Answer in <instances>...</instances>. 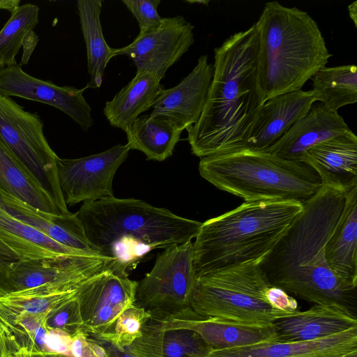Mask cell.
Segmentation results:
<instances>
[{"instance_id":"1","label":"cell","mask_w":357,"mask_h":357,"mask_svg":"<svg viewBox=\"0 0 357 357\" xmlns=\"http://www.w3.org/2000/svg\"><path fill=\"white\" fill-rule=\"evenodd\" d=\"M345 200L346 192L322 185L303 203L298 218L260 266L272 286L314 305L336 306L354 313L357 288L338 278L324 255L326 243Z\"/></svg>"},{"instance_id":"2","label":"cell","mask_w":357,"mask_h":357,"mask_svg":"<svg viewBox=\"0 0 357 357\" xmlns=\"http://www.w3.org/2000/svg\"><path fill=\"white\" fill-rule=\"evenodd\" d=\"M256 22L214 50L213 75L202 114L188 131L200 158L243 148L264 104L257 70Z\"/></svg>"},{"instance_id":"3","label":"cell","mask_w":357,"mask_h":357,"mask_svg":"<svg viewBox=\"0 0 357 357\" xmlns=\"http://www.w3.org/2000/svg\"><path fill=\"white\" fill-rule=\"evenodd\" d=\"M76 215L98 254L112 259L107 269L122 277L151 250L191 241L202 223L114 196L83 203Z\"/></svg>"},{"instance_id":"4","label":"cell","mask_w":357,"mask_h":357,"mask_svg":"<svg viewBox=\"0 0 357 357\" xmlns=\"http://www.w3.org/2000/svg\"><path fill=\"white\" fill-rule=\"evenodd\" d=\"M303 209L296 200L244 202L202 222L192 243L195 277L264 258Z\"/></svg>"},{"instance_id":"5","label":"cell","mask_w":357,"mask_h":357,"mask_svg":"<svg viewBox=\"0 0 357 357\" xmlns=\"http://www.w3.org/2000/svg\"><path fill=\"white\" fill-rule=\"evenodd\" d=\"M256 24L258 77L265 102L301 89L332 56L317 22L296 7L268 2Z\"/></svg>"},{"instance_id":"6","label":"cell","mask_w":357,"mask_h":357,"mask_svg":"<svg viewBox=\"0 0 357 357\" xmlns=\"http://www.w3.org/2000/svg\"><path fill=\"white\" fill-rule=\"evenodd\" d=\"M200 176L217 188L243 199L296 200L315 195L322 183L309 165L266 151L239 149L200 158Z\"/></svg>"},{"instance_id":"7","label":"cell","mask_w":357,"mask_h":357,"mask_svg":"<svg viewBox=\"0 0 357 357\" xmlns=\"http://www.w3.org/2000/svg\"><path fill=\"white\" fill-rule=\"evenodd\" d=\"M263 259L196 278L190 307L202 317L258 325L292 314L269 303L271 284L260 266Z\"/></svg>"},{"instance_id":"8","label":"cell","mask_w":357,"mask_h":357,"mask_svg":"<svg viewBox=\"0 0 357 357\" xmlns=\"http://www.w3.org/2000/svg\"><path fill=\"white\" fill-rule=\"evenodd\" d=\"M37 112L26 111L0 93V140L49 195L63 215L69 214L59 186L56 159Z\"/></svg>"},{"instance_id":"9","label":"cell","mask_w":357,"mask_h":357,"mask_svg":"<svg viewBox=\"0 0 357 357\" xmlns=\"http://www.w3.org/2000/svg\"><path fill=\"white\" fill-rule=\"evenodd\" d=\"M195 280L192 241L169 246L137 282L135 305L167 314L190 307Z\"/></svg>"},{"instance_id":"10","label":"cell","mask_w":357,"mask_h":357,"mask_svg":"<svg viewBox=\"0 0 357 357\" xmlns=\"http://www.w3.org/2000/svg\"><path fill=\"white\" fill-rule=\"evenodd\" d=\"M130 148L117 144L99 153L77 159H56L61 194L66 206L114 197L115 173L128 156Z\"/></svg>"},{"instance_id":"11","label":"cell","mask_w":357,"mask_h":357,"mask_svg":"<svg viewBox=\"0 0 357 357\" xmlns=\"http://www.w3.org/2000/svg\"><path fill=\"white\" fill-rule=\"evenodd\" d=\"M137 285L108 269L83 282L77 291L82 332L97 340L110 333L119 316L135 305Z\"/></svg>"},{"instance_id":"12","label":"cell","mask_w":357,"mask_h":357,"mask_svg":"<svg viewBox=\"0 0 357 357\" xmlns=\"http://www.w3.org/2000/svg\"><path fill=\"white\" fill-rule=\"evenodd\" d=\"M193 29L194 26L181 15L163 17L157 27L139 32L131 43L114 49L115 56H127L137 73L152 75L161 81L194 44Z\"/></svg>"},{"instance_id":"13","label":"cell","mask_w":357,"mask_h":357,"mask_svg":"<svg viewBox=\"0 0 357 357\" xmlns=\"http://www.w3.org/2000/svg\"><path fill=\"white\" fill-rule=\"evenodd\" d=\"M112 261V259L101 255L20 259L10 268L6 296L50 284L77 288L91 276L107 269Z\"/></svg>"},{"instance_id":"14","label":"cell","mask_w":357,"mask_h":357,"mask_svg":"<svg viewBox=\"0 0 357 357\" xmlns=\"http://www.w3.org/2000/svg\"><path fill=\"white\" fill-rule=\"evenodd\" d=\"M87 86H60L25 73L17 63L0 67V93L37 101L56 107L70 117L84 131L93 126L91 107L83 96Z\"/></svg>"},{"instance_id":"15","label":"cell","mask_w":357,"mask_h":357,"mask_svg":"<svg viewBox=\"0 0 357 357\" xmlns=\"http://www.w3.org/2000/svg\"><path fill=\"white\" fill-rule=\"evenodd\" d=\"M162 329H189L197 333L212 350L277 341L273 324L258 325L200 316L190 307L164 313Z\"/></svg>"},{"instance_id":"16","label":"cell","mask_w":357,"mask_h":357,"mask_svg":"<svg viewBox=\"0 0 357 357\" xmlns=\"http://www.w3.org/2000/svg\"><path fill=\"white\" fill-rule=\"evenodd\" d=\"M213 75V65L208 63L207 55H202L176 86L160 91L150 114L167 117L187 130L199 119Z\"/></svg>"},{"instance_id":"17","label":"cell","mask_w":357,"mask_h":357,"mask_svg":"<svg viewBox=\"0 0 357 357\" xmlns=\"http://www.w3.org/2000/svg\"><path fill=\"white\" fill-rule=\"evenodd\" d=\"M316 101V93L312 89L294 91L266 100L259 112L243 149L266 151L304 116Z\"/></svg>"},{"instance_id":"18","label":"cell","mask_w":357,"mask_h":357,"mask_svg":"<svg viewBox=\"0 0 357 357\" xmlns=\"http://www.w3.org/2000/svg\"><path fill=\"white\" fill-rule=\"evenodd\" d=\"M301 162L314 169L324 186L346 193L357 187V137L351 130L310 148Z\"/></svg>"},{"instance_id":"19","label":"cell","mask_w":357,"mask_h":357,"mask_svg":"<svg viewBox=\"0 0 357 357\" xmlns=\"http://www.w3.org/2000/svg\"><path fill=\"white\" fill-rule=\"evenodd\" d=\"M350 130L337 112L321 103L313 105L265 151L285 160L301 162L303 154L310 148Z\"/></svg>"},{"instance_id":"20","label":"cell","mask_w":357,"mask_h":357,"mask_svg":"<svg viewBox=\"0 0 357 357\" xmlns=\"http://www.w3.org/2000/svg\"><path fill=\"white\" fill-rule=\"evenodd\" d=\"M206 357H357V327L311 341H272L211 350Z\"/></svg>"},{"instance_id":"21","label":"cell","mask_w":357,"mask_h":357,"mask_svg":"<svg viewBox=\"0 0 357 357\" xmlns=\"http://www.w3.org/2000/svg\"><path fill=\"white\" fill-rule=\"evenodd\" d=\"M277 341L296 342L332 336L357 327L355 313L329 305H314L304 311L277 319L273 323Z\"/></svg>"},{"instance_id":"22","label":"cell","mask_w":357,"mask_h":357,"mask_svg":"<svg viewBox=\"0 0 357 357\" xmlns=\"http://www.w3.org/2000/svg\"><path fill=\"white\" fill-rule=\"evenodd\" d=\"M0 205L17 220L56 242L86 253L100 255L87 239L76 213L67 215L48 213L1 190Z\"/></svg>"},{"instance_id":"23","label":"cell","mask_w":357,"mask_h":357,"mask_svg":"<svg viewBox=\"0 0 357 357\" xmlns=\"http://www.w3.org/2000/svg\"><path fill=\"white\" fill-rule=\"evenodd\" d=\"M324 255L336 276L357 288V187L346 193L342 212L326 243Z\"/></svg>"},{"instance_id":"24","label":"cell","mask_w":357,"mask_h":357,"mask_svg":"<svg viewBox=\"0 0 357 357\" xmlns=\"http://www.w3.org/2000/svg\"><path fill=\"white\" fill-rule=\"evenodd\" d=\"M0 240L20 259L97 255L65 246L11 215L0 205Z\"/></svg>"},{"instance_id":"25","label":"cell","mask_w":357,"mask_h":357,"mask_svg":"<svg viewBox=\"0 0 357 357\" xmlns=\"http://www.w3.org/2000/svg\"><path fill=\"white\" fill-rule=\"evenodd\" d=\"M162 86L155 77L148 73H136L103 108V114L109 124L125 130L140 114L152 108Z\"/></svg>"},{"instance_id":"26","label":"cell","mask_w":357,"mask_h":357,"mask_svg":"<svg viewBox=\"0 0 357 357\" xmlns=\"http://www.w3.org/2000/svg\"><path fill=\"white\" fill-rule=\"evenodd\" d=\"M183 130L162 116H139L126 130L130 149L142 152L148 160L163 161L170 157Z\"/></svg>"},{"instance_id":"27","label":"cell","mask_w":357,"mask_h":357,"mask_svg":"<svg viewBox=\"0 0 357 357\" xmlns=\"http://www.w3.org/2000/svg\"><path fill=\"white\" fill-rule=\"evenodd\" d=\"M101 0H79L77 8L85 41L87 68L90 76L87 88L98 89L103 81L105 70L115 56L114 49L105 41L100 23Z\"/></svg>"},{"instance_id":"28","label":"cell","mask_w":357,"mask_h":357,"mask_svg":"<svg viewBox=\"0 0 357 357\" xmlns=\"http://www.w3.org/2000/svg\"><path fill=\"white\" fill-rule=\"evenodd\" d=\"M0 190L44 212L63 215L1 140Z\"/></svg>"},{"instance_id":"29","label":"cell","mask_w":357,"mask_h":357,"mask_svg":"<svg viewBox=\"0 0 357 357\" xmlns=\"http://www.w3.org/2000/svg\"><path fill=\"white\" fill-rule=\"evenodd\" d=\"M316 100L330 109L337 110L357 101V67L343 65L324 67L311 78Z\"/></svg>"},{"instance_id":"30","label":"cell","mask_w":357,"mask_h":357,"mask_svg":"<svg viewBox=\"0 0 357 357\" xmlns=\"http://www.w3.org/2000/svg\"><path fill=\"white\" fill-rule=\"evenodd\" d=\"M39 7L25 3L13 13L0 31L1 67L14 64L15 56L22 46L24 37L39 22Z\"/></svg>"},{"instance_id":"31","label":"cell","mask_w":357,"mask_h":357,"mask_svg":"<svg viewBox=\"0 0 357 357\" xmlns=\"http://www.w3.org/2000/svg\"><path fill=\"white\" fill-rule=\"evenodd\" d=\"M151 315L150 310L133 305L119 316L112 331L99 340L109 342L124 351L142 335L143 328Z\"/></svg>"},{"instance_id":"32","label":"cell","mask_w":357,"mask_h":357,"mask_svg":"<svg viewBox=\"0 0 357 357\" xmlns=\"http://www.w3.org/2000/svg\"><path fill=\"white\" fill-rule=\"evenodd\" d=\"M212 349L196 332L189 329L165 331L163 357H206Z\"/></svg>"},{"instance_id":"33","label":"cell","mask_w":357,"mask_h":357,"mask_svg":"<svg viewBox=\"0 0 357 357\" xmlns=\"http://www.w3.org/2000/svg\"><path fill=\"white\" fill-rule=\"evenodd\" d=\"M151 312L152 315L145 324L142 335L125 349L132 357H163L162 340L165 331L162 324L164 312Z\"/></svg>"},{"instance_id":"34","label":"cell","mask_w":357,"mask_h":357,"mask_svg":"<svg viewBox=\"0 0 357 357\" xmlns=\"http://www.w3.org/2000/svg\"><path fill=\"white\" fill-rule=\"evenodd\" d=\"M45 324L47 329L62 331L72 337L82 332L83 322L77 296L49 311Z\"/></svg>"},{"instance_id":"35","label":"cell","mask_w":357,"mask_h":357,"mask_svg":"<svg viewBox=\"0 0 357 357\" xmlns=\"http://www.w3.org/2000/svg\"><path fill=\"white\" fill-rule=\"evenodd\" d=\"M122 3L137 20L139 32L157 27L163 17L158 13L160 0H122Z\"/></svg>"},{"instance_id":"36","label":"cell","mask_w":357,"mask_h":357,"mask_svg":"<svg viewBox=\"0 0 357 357\" xmlns=\"http://www.w3.org/2000/svg\"><path fill=\"white\" fill-rule=\"evenodd\" d=\"M71 353L73 357H108L100 342L84 332L73 337Z\"/></svg>"},{"instance_id":"37","label":"cell","mask_w":357,"mask_h":357,"mask_svg":"<svg viewBox=\"0 0 357 357\" xmlns=\"http://www.w3.org/2000/svg\"><path fill=\"white\" fill-rule=\"evenodd\" d=\"M73 337L60 330L48 329L45 337V344L50 353L66 357H73L71 344Z\"/></svg>"},{"instance_id":"38","label":"cell","mask_w":357,"mask_h":357,"mask_svg":"<svg viewBox=\"0 0 357 357\" xmlns=\"http://www.w3.org/2000/svg\"><path fill=\"white\" fill-rule=\"evenodd\" d=\"M266 297L275 310L290 314L298 310L296 300L279 287L271 285L266 291Z\"/></svg>"},{"instance_id":"39","label":"cell","mask_w":357,"mask_h":357,"mask_svg":"<svg viewBox=\"0 0 357 357\" xmlns=\"http://www.w3.org/2000/svg\"><path fill=\"white\" fill-rule=\"evenodd\" d=\"M19 260L17 255L0 240V297L6 296L9 272Z\"/></svg>"},{"instance_id":"40","label":"cell","mask_w":357,"mask_h":357,"mask_svg":"<svg viewBox=\"0 0 357 357\" xmlns=\"http://www.w3.org/2000/svg\"><path fill=\"white\" fill-rule=\"evenodd\" d=\"M39 37L36 35L34 31H30L23 39L22 41V56L21 59V64H26L31 56L38 42Z\"/></svg>"},{"instance_id":"41","label":"cell","mask_w":357,"mask_h":357,"mask_svg":"<svg viewBox=\"0 0 357 357\" xmlns=\"http://www.w3.org/2000/svg\"><path fill=\"white\" fill-rule=\"evenodd\" d=\"M98 340L105 348L108 354V357H132L126 351H122L109 342L103 340Z\"/></svg>"},{"instance_id":"42","label":"cell","mask_w":357,"mask_h":357,"mask_svg":"<svg viewBox=\"0 0 357 357\" xmlns=\"http://www.w3.org/2000/svg\"><path fill=\"white\" fill-rule=\"evenodd\" d=\"M13 355L15 357H63L56 354L31 352L24 349H20Z\"/></svg>"},{"instance_id":"43","label":"cell","mask_w":357,"mask_h":357,"mask_svg":"<svg viewBox=\"0 0 357 357\" xmlns=\"http://www.w3.org/2000/svg\"><path fill=\"white\" fill-rule=\"evenodd\" d=\"M20 0H0V9L15 12L20 7Z\"/></svg>"},{"instance_id":"44","label":"cell","mask_w":357,"mask_h":357,"mask_svg":"<svg viewBox=\"0 0 357 357\" xmlns=\"http://www.w3.org/2000/svg\"><path fill=\"white\" fill-rule=\"evenodd\" d=\"M12 356L13 354L10 351L5 339L0 333V357H11Z\"/></svg>"},{"instance_id":"45","label":"cell","mask_w":357,"mask_h":357,"mask_svg":"<svg viewBox=\"0 0 357 357\" xmlns=\"http://www.w3.org/2000/svg\"><path fill=\"white\" fill-rule=\"evenodd\" d=\"M349 17L357 27V2L354 1L348 6Z\"/></svg>"},{"instance_id":"46","label":"cell","mask_w":357,"mask_h":357,"mask_svg":"<svg viewBox=\"0 0 357 357\" xmlns=\"http://www.w3.org/2000/svg\"><path fill=\"white\" fill-rule=\"evenodd\" d=\"M188 3H203L205 6H208V3H209V1H188Z\"/></svg>"},{"instance_id":"47","label":"cell","mask_w":357,"mask_h":357,"mask_svg":"<svg viewBox=\"0 0 357 357\" xmlns=\"http://www.w3.org/2000/svg\"><path fill=\"white\" fill-rule=\"evenodd\" d=\"M11 357H15V356L13 355V356H12Z\"/></svg>"},{"instance_id":"48","label":"cell","mask_w":357,"mask_h":357,"mask_svg":"<svg viewBox=\"0 0 357 357\" xmlns=\"http://www.w3.org/2000/svg\"><path fill=\"white\" fill-rule=\"evenodd\" d=\"M0 67H1V62H0Z\"/></svg>"},{"instance_id":"49","label":"cell","mask_w":357,"mask_h":357,"mask_svg":"<svg viewBox=\"0 0 357 357\" xmlns=\"http://www.w3.org/2000/svg\"><path fill=\"white\" fill-rule=\"evenodd\" d=\"M63 357H66V356H63Z\"/></svg>"}]
</instances>
